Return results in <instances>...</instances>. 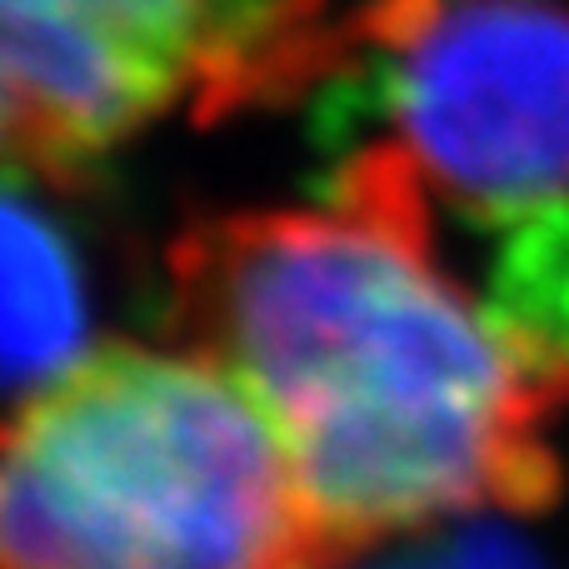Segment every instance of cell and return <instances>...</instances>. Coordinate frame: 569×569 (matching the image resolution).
Instances as JSON below:
<instances>
[{"instance_id":"7a4b0ae2","label":"cell","mask_w":569,"mask_h":569,"mask_svg":"<svg viewBox=\"0 0 569 569\" xmlns=\"http://www.w3.org/2000/svg\"><path fill=\"white\" fill-rule=\"evenodd\" d=\"M0 569H345L246 385L110 335L0 405Z\"/></svg>"},{"instance_id":"277c9868","label":"cell","mask_w":569,"mask_h":569,"mask_svg":"<svg viewBox=\"0 0 569 569\" xmlns=\"http://www.w3.org/2000/svg\"><path fill=\"white\" fill-rule=\"evenodd\" d=\"M355 56L435 200L520 216L569 196V10L555 0H355Z\"/></svg>"},{"instance_id":"6da1fadb","label":"cell","mask_w":569,"mask_h":569,"mask_svg":"<svg viewBox=\"0 0 569 569\" xmlns=\"http://www.w3.org/2000/svg\"><path fill=\"white\" fill-rule=\"evenodd\" d=\"M400 140L290 206L196 216L166 246L170 335L270 420L340 565L485 515L545 510L569 350L450 266Z\"/></svg>"},{"instance_id":"3957f363","label":"cell","mask_w":569,"mask_h":569,"mask_svg":"<svg viewBox=\"0 0 569 569\" xmlns=\"http://www.w3.org/2000/svg\"><path fill=\"white\" fill-rule=\"evenodd\" d=\"M350 56L340 0H0V176L70 180L166 116L270 106Z\"/></svg>"}]
</instances>
